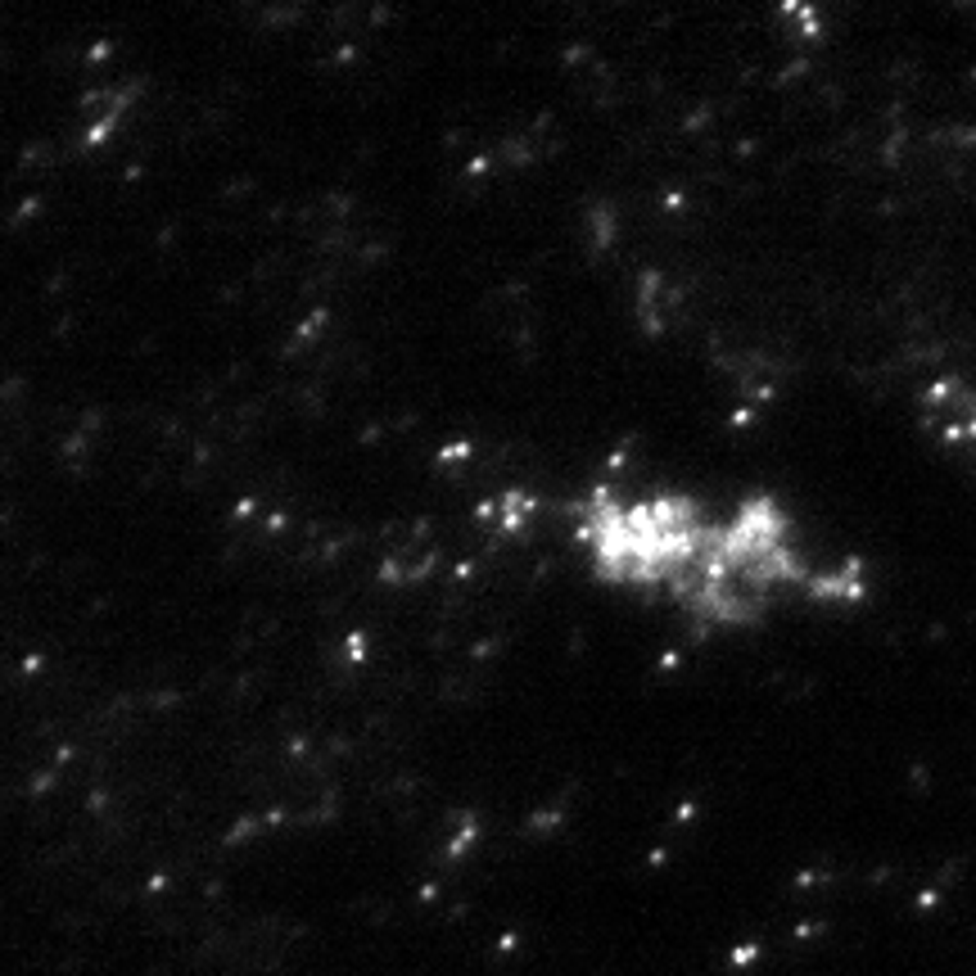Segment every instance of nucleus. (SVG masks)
I'll use <instances>...</instances> for the list:
<instances>
[{
  "label": "nucleus",
  "instance_id": "nucleus-1",
  "mask_svg": "<svg viewBox=\"0 0 976 976\" xmlns=\"http://www.w3.org/2000/svg\"><path fill=\"white\" fill-rule=\"evenodd\" d=\"M819 570L796 547V529L773 497L756 493L714 524V543L669 601H679L701 629H750L764 620L773 593H814Z\"/></svg>",
  "mask_w": 976,
  "mask_h": 976
},
{
  "label": "nucleus",
  "instance_id": "nucleus-3",
  "mask_svg": "<svg viewBox=\"0 0 976 976\" xmlns=\"http://www.w3.org/2000/svg\"><path fill=\"white\" fill-rule=\"evenodd\" d=\"M931 411L936 421L945 426L954 443H967L976 453V394L967 384H936L931 389Z\"/></svg>",
  "mask_w": 976,
  "mask_h": 976
},
{
  "label": "nucleus",
  "instance_id": "nucleus-2",
  "mask_svg": "<svg viewBox=\"0 0 976 976\" xmlns=\"http://www.w3.org/2000/svg\"><path fill=\"white\" fill-rule=\"evenodd\" d=\"M570 516L593 574L651 597H674V588L706 561L714 543V520L687 493L620 502L597 484L583 502H574Z\"/></svg>",
  "mask_w": 976,
  "mask_h": 976
}]
</instances>
